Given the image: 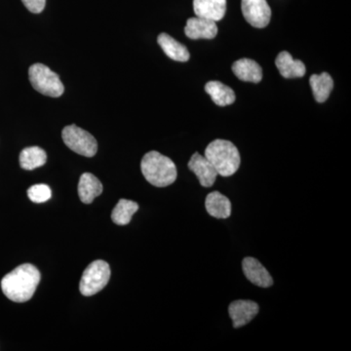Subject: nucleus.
<instances>
[{
	"label": "nucleus",
	"mask_w": 351,
	"mask_h": 351,
	"mask_svg": "<svg viewBox=\"0 0 351 351\" xmlns=\"http://www.w3.org/2000/svg\"><path fill=\"white\" fill-rule=\"evenodd\" d=\"M242 13L245 20L257 29H263L269 24L271 9L267 0H242Z\"/></svg>",
	"instance_id": "0eeeda50"
},
{
	"label": "nucleus",
	"mask_w": 351,
	"mask_h": 351,
	"mask_svg": "<svg viewBox=\"0 0 351 351\" xmlns=\"http://www.w3.org/2000/svg\"><path fill=\"white\" fill-rule=\"evenodd\" d=\"M141 170L147 182L157 188H165L177 180V168L169 157L149 152L143 157Z\"/></svg>",
	"instance_id": "f03ea898"
},
{
	"label": "nucleus",
	"mask_w": 351,
	"mask_h": 351,
	"mask_svg": "<svg viewBox=\"0 0 351 351\" xmlns=\"http://www.w3.org/2000/svg\"><path fill=\"white\" fill-rule=\"evenodd\" d=\"M205 157L218 175L230 177L239 171L241 158L237 147L230 141L215 140L205 149Z\"/></svg>",
	"instance_id": "7ed1b4c3"
},
{
	"label": "nucleus",
	"mask_w": 351,
	"mask_h": 351,
	"mask_svg": "<svg viewBox=\"0 0 351 351\" xmlns=\"http://www.w3.org/2000/svg\"><path fill=\"white\" fill-rule=\"evenodd\" d=\"M157 41H158L160 47L162 48L164 53L174 61L188 62L189 58H191L188 48L180 43L179 41L176 40L169 34H159Z\"/></svg>",
	"instance_id": "f3484780"
},
{
	"label": "nucleus",
	"mask_w": 351,
	"mask_h": 351,
	"mask_svg": "<svg viewBox=\"0 0 351 351\" xmlns=\"http://www.w3.org/2000/svg\"><path fill=\"white\" fill-rule=\"evenodd\" d=\"M40 279L38 267L24 263L2 278L1 290L10 301L25 302L34 297Z\"/></svg>",
	"instance_id": "f257e3e1"
},
{
	"label": "nucleus",
	"mask_w": 351,
	"mask_h": 351,
	"mask_svg": "<svg viewBox=\"0 0 351 351\" xmlns=\"http://www.w3.org/2000/svg\"><path fill=\"white\" fill-rule=\"evenodd\" d=\"M242 269L246 278L254 285L262 288L271 287L274 279L267 269L258 262L257 258H245L242 262Z\"/></svg>",
	"instance_id": "9d476101"
},
{
	"label": "nucleus",
	"mask_w": 351,
	"mask_h": 351,
	"mask_svg": "<svg viewBox=\"0 0 351 351\" xmlns=\"http://www.w3.org/2000/svg\"><path fill=\"white\" fill-rule=\"evenodd\" d=\"M205 91L210 95L212 100L219 107L232 105L235 99H237L234 91L232 88L219 82H208L205 85Z\"/></svg>",
	"instance_id": "a211bd4d"
},
{
	"label": "nucleus",
	"mask_w": 351,
	"mask_h": 351,
	"mask_svg": "<svg viewBox=\"0 0 351 351\" xmlns=\"http://www.w3.org/2000/svg\"><path fill=\"white\" fill-rule=\"evenodd\" d=\"M103 193V184L100 180L91 174V173H84L80 177V184H78V195L80 200L85 204H90L93 202L95 198Z\"/></svg>",
	"instance_id": "2eb2a0df"
},
{
	"label": "nucleus",
	"mask_w": 351,
	"mask_h": 351,
	"mask_svg": "<svg viewBox=\"0 0 351 351\" xmlns=\"http://www.w3.org/2000/svg\"><path fill=\"white\" fill-rule=\"evenodd\" d=\"M138 210V205L135 201L120 199L112 213L113 223L119 226H126L130 223L134 215Z\"/></svg>",
	"instance_id": "412c9836"
},
{
	"label": "nucleus",
	"mask_w": 351,
	"mask_h": 351,
	"mask_svg": "<svg viewBox=\"0 0 351 351\" xmlns=\"http://www.w3.org/2000/svg\"><path fill=\"white\" fill-rule=\"evenodd\" d=\"M232 71L242 82L258 83L263 80V69L257 62L251 59H240L232 64Z\"/></svg>",
	"instance_id": "ddd939ff"
},
{
	"label": "nucleus",
	"mask_w": 351,
	"mask_h": 351,
	"mask_svg": "<svg viewBox=\"0 0 351 351\" xmlns=\"http://www.w3.org/2000/svg\"><path fill=\"white\" fill-rule=\"evenodd\" d=\"M62 137L66 147L80 156L93 157L98 151L96 138L75 124L64 127Z\"/></svg>",
	"instance_id": "423d86ee"
},
{
	"label": "nucleus",
	"mask_w": 351,
	"mask_h": 351,
	"mask_svg": "<svg viewBox=\"0 0 351 351\" xmlns=\"http://www.w3.org/2000/svg\"><path fill=\"white\" fill-rule=\"evenodd\" d=\"M51 195H52V191L47 184H34L27 189V196L34 203L46 202L50 199Z\"/></svg>",
	"instance_id": "4be33fe9"
},
{
	"label": "nucleus",
	"mask_w": 351,
	"mask_h": 351,
	"mask_svg": "<svg viewBox=\"0 0 351 351\" xmlns=\"http://www.w3.org/2000/svg\"><path fill=\"white\" fill-rule=\"evenodd\" d=\"M189 170L195 173L201 186L211 188L216 182L218 173L206 157L195 152L188 164Z\"/></svg>",
	"instance_id": "1a4fd4ad"
},
{
	"label": "nucleus",
	"mask_w": 351,
	"mask_h": 351,
	"mask_svg": "<svg viewBox=\"0 0 351 351\" xmlns=\"http://www.w3.org/2000/svg\"><path fill=\"white\" fill-rule=\"evenodd\" d=\"M260 311L257 302L246 301V300H237L232 302L228 306V313L232 319L233 327L239 329L249 324Z\"/></svg>",
	"instance_id": "6e6552de"
},
{
	"label": "nucleus",
	"mask_w": 351,
	"mask_h": 351,
	"mask_svg": "<svg viewBox=\"0 0 351 351\" xmlns=\"http://www.w3.org/2000/svg\"><path fill=\"white\" fill-rule=\"evenodd\" d=\"M47 161V154L39 147H25L20 154V165L23 169L34 170Z\"/></svg>",
	"instance_id": "aec40b11"
},
{
	"label": "nucleus",
	"mask_w": 351,
	"mask_h": 351,
	"mask_svg": "<svg viewBox=\"0 0 351 351\" xmlns=\"http://www.w3.org/2000/svg\"><path fill=\"white\" fill-rule=\"evenodd\" d=\"M184 32L189 38L193 39H213L218 34V27L214 21L204 18H189L186 22Z\"/></svg>",
	"instance_id": "9b49d317"
},
{
	"label": "nucleus",
	"mask_w": 351,
	"mask_h": 351,
	"mask_svg": "<svg viewBox=\"0 0 351 351\" xmlns=\"http://www.w3.org/2000/svg\"><path fill=\"white\" fill-rule=\"evenodd\" d=\"M196 17L219 22L225 17L226 0H193Z\"/></svg>",
	"instance_id": "f8f14e48"
},
{
	"label": "nucleus",
	"mask_w": 351,
	"mask_h": 351,
	"mask_svg": "<svg viewBox=\"0 0 351 351\" xmlns=\"http://www.w3.org/2000/svg\"><path fill=\"white\" fill-rule=\"evenodd\" d=\"M207 213L216 219H228L232 215V202L219 191H213L205 199Z\"/></svg>",
	"instance_id": "4468645a"
},
{
	"label": "nucleus",
	"mask_w": 351,
	"mask_h": 351,
	"mask_svg": "<svg viewBox=\"0 0 351 351\" xmlns=\"http://www.w3.org/2000/svg\"><path fill=\"white\" fill-rule=\"evenodd\" d=\"M110 278V267L105 261L90 263L83 272L80 283V293L86 297L96 295L108 285Z\"/></svg>",
	"instance_id": "39448f33"
},
{
	"label": "nucleus",
	"mask_w": 351,
	"mask_h": 351,
	"mask_svg": "<svg viewBox=\"0 0 351 351\" xmlns=\"http://www.w3.org/2000/svg\"><path fill=\"white\" fill-rule=\"evenodd\" d=\"M22 1L25 8L32 13H41L45 8L46 0H22Z\"/></svg>",
	"instance_id": "5701e85b"
},
{
	"label": "nucleus",
	"mask_w": 351,
	"mask_h": 351,
	"mask_svg": "<svg viewBox=\"0 0 351 351\" xmlns=\"http://www.w3.org/2000/svg\"><path fill=\"white\" fill-rule=\"evenodd\" d=\"M29 76L32 87L39 93L52 98H59L63 95L64 87L60 76L45 64H32L29 69Z\"/></svg>",
	"instance_id": "20e7f679"
},
{
	"label": "nucleus",
	"mask_w": 351,
	"mask_h": 351,
	"mask_svg": "<svg viewBox=\"0 0 351 351\" xmlns=\"http://www.w3.org/2000/svg\"><path fill=\"white\" fill-rule=\"evenodd\" d=\"M311 89H313L314 99L318 103H324L331 94L334 82L329 73H323L320 75H313L309 80Z\"/></svg>",
	"instance_id": "6ab92c4d"
},
{
	"label": "nucleus",
	"mask_w": 351,
	"mask_h": 351,
	"mask_svg": "<svg viewBox=\"0 0 351 351\" xmlns=\"http://www.w3.org/2000/svg\"><path fill=\"white\" fill-rule=\"evenodd\" d=\"M276 66L285 78L302 77L306 75V66L299 60H294L290 53L283 51L277 56Z\"/></svg>",
	"instance_id": "dca6fc26"
}]
</instances>
